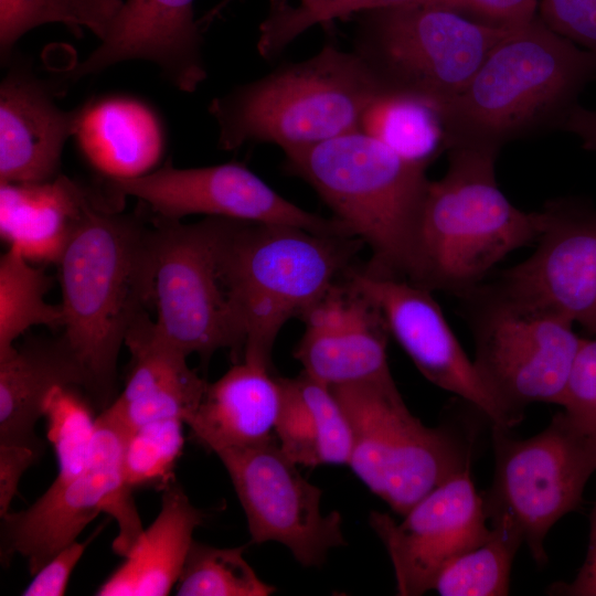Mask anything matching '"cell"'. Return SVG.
<instances>
[{"label":"cell","instance_id":"obj_15","mask_svg":"<svg viewBox=\"0 0 596 596\" xmlns=\"http://www.w3.org/2000/svg\"><path fill=\"white\" fill-rule=\"evenodd\" d=\"M347 283L380 310L389 332L429 382L476 407L492 426L518 425L481 380L430 290L370 270L350 272Z\"/></svg>","mask_w":596,"mask_h":596},{"label":"cell","instance_id":"obj_40","mask_svg":"<svg viewBox=\"0 0 596 596\" xmlns=\"http://www.w3.org/2000/svg\"><path fill=\"white\" fill-rule=\"evenodd\" d=\"M549 594L596 596V500L590 513L588 550L581 570L572 582L553 584Z\"/></svg>","mask_w":596,"mask_h":596},{"label":"cell","instance_id":"obj_41","mask_svg":"<svg viewBox=\"0 0 596 596\" xmlns=\"http://www.w3.org/2000/svg\"><path fill=\"white\" fill-rule=\"evenodd\" d=\"M562 128L576 135L582 140L584 149L596 152V109L576 105Z\"/></svg>","mask_w":596,"mask_h":596},{"label":"cell","instance_id":"obj_21","mask_svg":"<svg viewBox=\"0 0 596 596\" xmlns=\"http://www.w3.org/2000/svg\"><path fill=\"white\" fill-rule=\"evenodd\" d=\"M280 403V380L272 366L243 359L206 384L185 424L196 441L215 454L253 447L275 437Z\"/></svg>","mask_w":596,"mask_h":596},{"label":"cell","instance_id":"obj_22","mask_svg":"<svg viewBox=\"0 0 596 596\" xmlns=\"http://www.w3.org/2000/svg\"><path fill=\"white\" fill-rule=\"evenodd\" d=\"M73 138L84 159L108 180L153 171L166 146L158 114L127 95H107L78 107Z\"/></svg>","mask_w":596,"mask_h":596},{"label":"cell","instance_id":"obj_19","mask_svg":"<svg viewBox=\"0 0 596 596\" xmlns=\"http://www.w3.org/2000/svg\"><path fill=\"white\" fill-rule=\"evenodd\" d=\"M77 108H60L49 89L22 66L0 84V182L41 183L58 177Z\"/></svg>","mask_w":596,"mask_h":596},{"label":"cell","instance_id":"obj_7","mask_svg":"<svg viewBox=\"0 0 596 596\" xmlns=\"http://www.w3.org/2000/svg\"><path fill=\"white\" fill-rule=\"evenodd\" d=\"M358 17L353 51L383 92L412 95L441 110L464 89L490 51L515 29L423 3Z\"/></svg>","mask_w":596,"mask_h":596},{"label":"cell","instance_id":"obj_18","mask_svg":"<svg viewBox=\"0 0 596 596\" xmlns=\"http://www.w3.org/2000/svg\"><path fill=\"white\" fill-rule=\"evenodd\" d=\"M194 0H123L100 44L70 67L64 79L78 81L130 60L156 64L178 89L192 93L206 78Z\"/></svg>","mask_w":596,"mask_h":596},{"label":"cell","instance_id":"obj_38","mask_svg":"<svg viewBox=\"0 0 596 596\" xmlns=\"http://www.w3.org/2000/svg\"><path fill=\"white\" fill-rule=\"evenodd\" d=\"M86 543L73 542L57 552L34 575L24 588V596H61L67 588L70 577L79 562Z\"/></svg>","mask_w":596,"mask_h":596},{"label":"cell","instance_id":"obj_32","mask_svg":"<svg viewBox=\"0 0 596 596\" xmlns=\"http://www.w3.org/2000/svg\"><path fill=\"white\" fill-rule=\"evenodd\" d=\"M76 386L54 387L43 408L46 435L57 461L56 482L79 475L87 465L96 432L97 416Z\"/></svg>","mask_w":596,"mask_h":596},{"label":"cell","instance_id":"obj_43","mask_svg":"<svg viewBox=\"0 0 596 596\" xmlns=\"http://www.w3.org/2000/svg\"><path fill=\"white\" fill-rule=\"evenodd\" d=\"M595 435H596V430H595Z\"/></svg>","mask_w":596,"mask_h":596},{"label":"cell","instance_id":"obj_36","mask_svg":"<svg viewBox=\"0 0 596 596\" xmlns=\"http://www.w3.org/2000/svg\"><path fill=\"white\" fill-rule=\"evenodd\" d=\"M539 18L596 56V0H540Z\"/></svg>","mask_w":596,"mask_h":596},{"label":"cell","instance_id":"obj_34","mask_svg":"<svg viewBox=\"0 0 596 596\" xmlns=\"http://www.w3.org/2000/svg\"><path fill=\"white\" fill-rule=\"evenodd\" d=\"M413 1L321 0L312 8H302L288 4L285 0H272L269 13L259 25L257 49L264 57H272L313 25Z\"/></svg>","mask_w":596,"mask_h":596},{"label":"cell","instance_id":"obj_9","mask_svg":"<svg viewBox=\"0 0 596 596\" xmlns=\"http://www.w3.org/2000/svg\"><path fill=\"white\" fill-rule=\"evenodd\" d=\"M475 339L477 371L519 424L531 403L560 405L582 338L567 318L498 283L460 296Z\"/></svg>","mask_w":596,"mask_h":596},{"label":"cell","instance_id":"obj_33","mask_svg":"<svg viewBox=\"0 0 596 596\" xmlns=\"http://www.w3.org/2000/svg\"><path fill=\"white\" fill-rule=\"evenodd\" d=\"M179 418L147 423L126 433L121 468L132 490L161 486L173 480V470L182 453L183 425Z\"/></svg>","mask_w":596,"mask_h":596},{"label":"cell","instance_id":"obj_2","mask_svg":"<svg viewBox=\"0 0 596 596\" xmlns=\"http://www.w3.org/2000/svg\"><path fill=\"white\" fill-rule=\"evenodd\" d=\"M594 78L596 56L551 30L536 14L503 38L444 106L447 151L499 152L509 141L562 128Z\"/></svg>","mask_w":596,"mask_h":596},{"label":"cell","instance_id":"obj_20","mask_svg":"<svg viewBox=\"0 0 596 596\" xmlns=\"http://www.w3.org/2000/svg\"><path fill=\"white\" fill-rule=\"evenodd\" d=\"M125 345L131 363L125 386L107 409L126 430L196 411L207 382L190 369L187 355L163 340L147 312L130 327Z\"/></svg>","mask_w":596,"mask_h":596},{"label":"cell","instance_id":"obj_12","mask_svg":"<svg viewBox=\"0 0 596 596\" xmlns=\"http://www.w3.org/2000/svg\"><path fill=\"white\" fill-rule=\"evenodd\" d=\"M126 428L107 411L97 416L89 459L84 470L64 481H53L28 509L1 517V561L20 554L34 575L57 552L76 541L100 512L118 524L113 550L126 556L143 528L124 479L121 456Z\"/></svg>","mask_w":596,"mask_h":596},{"label":"cell","instance_id":"obj_6","mask_svg":"<svg viewBox=\"0 0 596 596\" xmlns=\"http://www.w3.org/2000/svg\"><path fill=\"white\" fill-rule=\"evenodd\" d=\"M349 236L226 220L221 274L242 338V360L272 366L283 326L336 285L353 254Z\"/></svg>","mask_w":596,"mask_h":596},{"label":"cell","instance_id":"obj_1","mask_svg":"<svg viewBox=\"0 0 596 596\" xmlns=\"http://www.w3.org/2000/svg\"><path fill=\"white\" fill-rule=\"evenodd\" d=\"M61 336L81 365L84 390L106 408L132 323L151 305L150 225L91 194L58 263Z\"/></svg>","mask_w":596,"mask_h":596},{"label":"cell","instance_id":"obj_30","mask_svg":"<svg viewBox=\"0 0 596 596\" xmlns=\"http://www.w3.org/2000/svg\"><path fill=\"white\" fill-rule=\"evenodd\" d=\"M123 0H0V53L8 60L15 43L30 30L62 23L75 32L86 28L99 40Z\"/></svg>","mask_w":596,"mask_h":596},{"label":"cell","instance_id":"obj_24","mask_svg":"<svg viewBox=\"0 0 596 596\" xmlns=\"http://www.w3.org/2000/svg\"><path fill=\"white\" fill-rule=\"evenodd\" d=\"M206 514L193 505L174 480L162 488L161 508L152 523L98 587L99 596H166L177 585L195 529Z\"/></svg>","mask_w":596,"mask_h":596},{"label":"cell","instance_id":"obj_23","mask_svg":"<svg viewBox=\"0 0 596 596\" xmlns=\"http://www.w3.org/2000/svg\"><path fill=\"white\" fill-rule=\"evenodd\" d=\"M65 385L84 389L85 376L62 337L30 339L0 358V444L41 454L35 425L51 391Z\"/></svg>","mask_w":596,"mask_h":596},{"label":"cell","instance_id":"obj_10","mask_svg":"<svg viewBox=\"0 0 596 596\" xmlns=\"http://www.w3.org/2000/svg\"><path fill=\"white\" fill-rule=\"evenodd\" d=\"M224 217L184 224L156 216L150 225L151 305L158 334L207 362L217 350L242 358L243 338L221 274Z\"/></svg>","mask_w":596,"mask_h":596},{"label":"cell","instance_id":"obj_5","mask_svg":"<svg viewBox=\"0 0 596 596\" xmlns=\"http://www.w3.org/2000/svg\"><path fill=\"white\" fill-rule=\"evenodd\" d=\"M284 166L317 192L351 236L370 246L368 270L411 280L427 168L361 130L286 152Z\"/></svg>","mask_w":596,"mask_h":596},{"label":"cell","instance_id":"obj_42","mask_svg":"<svg viewBox=\"0 0 596 596\" xmlns=\"http://www.w3.org/2000/svg\"><path fill=\"white\" fill-rule=\"evenodd\" d=\"M232 0H222L219 4H216L211 11H209L204 18L203 22H207L209 20L216 17V14L222 11L226 4H228ZM321 0H300V3L298 6L302 8H312L316 4H318Z\"/></svg>","mask_w":596,"mask_h":596},{"label":"cell","instance_id":"obj_25","mask_svg":"<svg viewBox=\"0 0 596 596\" xmlns=\"http://www.w3.org/2000/svg\"><path fill=\"white\" fill-rule=\"evenodd\" d=\"M91 193L60 174L41 183L0 182V235L29 262L57 264Z\"/></svg>","mask_w":596,"mask_h":596},{"label":"cell","instance_id":"obj_17","mask_svg":"<svg viewBox=\"0 0 596 596\" xmlns=\"http://www.w3.org/2000/svg\"><path fill=\"white\" fill-rule=\"evenodd\" d=\"M543 231L530 257L497 281L596 336V209L562 198L541 210Z\"/></svg>","mask_w":596,"mask_h":596},{"label":"cell","instance_id":"obj_27","mask_svg":"<svg viewBox=\"0 0 596 596\" xmlns=\"http://www.w3.org/2000/svg\"><path fill=\"white\" fill-rule=\"evenodd\" d=\"M360 130L425 168L447 151L441 109L412 95L379 94L365 108Z\"/></svg>","mask_w":596,"mask_h":596},{"label":"cell","instance_id":"obj_14","mask_svg":"<svg viewBox=\"0 0 596 596\" xmlns=\"http://www.w3.org/2000/svg\"><path fill=\"white\" fill-rule=\"evenodd\" d=\"M108 181L110 199L137 198L156 216L164 219L181 220L187 215L204 214L351 236L337 219H324L301 209L237 162L187 169L167 162L138 178Z\"/></svg>","mask_w":596,"mask_h":596},{"label":"cell","instance_id":"obj_4","mask_svg":"<svg viewBox=\"0 0 596 596\" xmlns=\"http://www.w3.org/2000/svg\"><path fill=\"white\" fill-rule=\"evenodd\" d=\"M383 93L354 51L333 43L212 99L219 147L272 143L284 153L360 130L368 105Z\"/></svg>","mask_w":596,"mask_h":596},{"label":"cell","instance_id":"obj_39","mask_svg":"<svg viewBox=\"0 0 596 596\" xmlns=\"http://www.w3.org/2000/svg\"><path fill=\"white\" fill-rule=\"evenodd\" d=\"M39 457L26 446L0 444V517L10 511L23 473Z\"/></svg>","mask_w":596,"mask_h":596},{"label":"cell","instance_id":"obj_28","mask_svg":"<svg viewBox=\"0 0 596 596\" xmlns=\"http://www.w3.org/2000/svg\"><path fill=\"white\" fill-rule=\"evenodd\" d=\"M51 278L9 246L0 258V358L33 326L63 327L62 306L45 301Z\"/></svg>","mask_w":596,"mask_h":596},{"label":"cell","instance_id":"obj_29","mask_svg":"<svg viewBox=\"0 0 596 596\" xmlns=\"http://www.w3.org/2000/svg\"><path fill=\"white\" fill-rule=\"evenodd\" d=\"M490 523L489 538L450 560L437 575L433 590L441 596L508 595L512 563L523 540L507 520Z\"/></svg>","mask_w":596,"mask_h":596},{"label":"cell","instance_id":"obj_37","mask_svg":"<svg viewBox=\"0 0 596 596\" xmlns=\"http://www.w3.org/2000/svg\"><path fill=\"white\" fill-rule=\"evenodd\" d=\"M411 3L440 6L487 24L518 28L538 14L540 0H415Z\"/></svg>","mask_w":596,"mask_h":596},{"label":"cell","instance_id":"obj_26","mask_svg":"<svg viewBox=\"0 0 596 596\" xmlns=\"http://www.w3.org/2000/svg\"><path fill=\"white\" fill-rule=\"evenodd\" d=\"M275 437L283 453L306 467L349 465L352 434L330 386L301 372L281 377Z\"/></svg>","mask_w":596,"mask_h":596},{"label":"cell","instance_id":"obj_11","mask_svg":"<svg viewBox=\"0 0 596 596\" xmlns=\"http://www.w3.org/2000/svg\"><path fill=\"white\" fill-rule=\"evenodd\" d=\"M494 472L483 499L488 520L504 519L521 534L538 565H545L551 528L582 502L596 471V435L555 414L541 433L517 439L492 426Z\"/></svg>","mask_w":596,"mask_h":596},{"label":"cell","instance_id":"obj_8","mask_svg":"<svg viewBox=\"0 0 596 596\" xmlns=\"http://www.w3.org/2000/svg\"><path fill=\"white\" fill-rule=\"evenodd\" d=\"M352 434L349 467L397 514L470 465L457 433L428 427L404 403L393 377L330 386Z\"/></svg>","mask_w":596,"mask_h":596},{"label":"cell","instance_id":"obj_16","mask_svg":"<svg viewBox=\"0 0 596 596\" xmlns=\"http://www.w3.org/2000/svg\"><path fill=\"white\" fill-rule=\"evenodd\" d=\"M487 521L470 465L421 499L401 522L380 511L369 515L370 526L391 558L401 596L433 590L437 575L450 560L489 538Z\"/></svg>","mask_w":596,"mask_h":596},{"label":"cell","instance_id":"obj_31","mask_svg":"<svg viewBox=\"0 0 596 596\" xmlns=\"http://www.w3.org/2000/svg\"><path fill=\"white\" fill-rule=\"evenodd\" d=\"M244 546L216 547L193 541L177 582L179 596H268L275 587L262 581L244 557Z\"/></svg>","mask_w":596,"mask_h":596},{"label":"cell","instance_id":"obj_13","mask_svg":"<svg viewBox=\"0 0 596 596\" xmlns=\"http://www.w3.org/2000/svg\"><path fill=\"white\" fill-rule=\"evenodd\" d=\"M216 455L245 512L252 543H280L305 567L321 566L331 549L347 544L341 513L321 512V489L301 476L276 437Z\"/></svg>","mask_w":596,"mask_h":596},{"label":"cell","instance_id":"obj_3","mask_svg":"<svg viewBox=\"0 0 596 596\" xmlns=\"http://www.w3.org/2000/svg\"><path fill=\"white\" fill-rule=\"evenodd\" d=\"M498 153L448 150L446 173L427 187L409 281L460 297L508 254L539 240L543 214L518 209L502 193L496 178Z\"/></svg>","mask_w":596,"mask_h":596},{"label":"cell","instance_id":"obj_35","mask_svg":"<svg viewBox=\"0 0 596 596\" xmlns=\"http://www.w3.org/2000/svg\"><path fill=\"white\" fill-rule=\"evenodd\" d=\"M560 406L577 427L596 430V336L582 338Z\"/></svg>","mask_w":596,"mask_h":596}]
</instances>
